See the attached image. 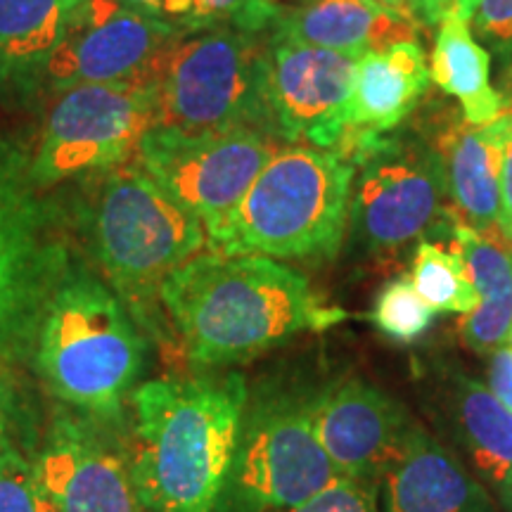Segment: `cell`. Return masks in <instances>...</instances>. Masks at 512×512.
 Here are the masks:
<instances>
[{"mask_svg": "<svg viewBox=\"0 0 512 512\" xmlns=\"http://www.w3.org/2000/svg\"><path fill=\"white\" fill-rule=\"evenodd\" d=\"M162 306L190 361L242 363L294 335L342 318L320 306L309 280L259 254L202 249L164 280Z\"/></svg>", "mask_w": 512, "mask_h": 512, "instance_id": "obj_1", "label": "cell"}, {"mask_svg": "<svg viewBox=\"0 0 512 512\" xmlns=\"http://www.w3.org/2000/svg\"><path fill=\"white\" fill-rule=\"evenodd\" d=\"M131 411L128 470L145 512H216L247 411L245 377L143 382Z\"/></svg>", "mask_w": 512, "mask_h": 512, "instance_id": "obj_2", "label": "cell"}, {"mask_svg": "<svg viewBox=\"0 0 512 512\" xmlns=\"http://www.w3.org/2000/svg\"><path fill=\"white\" fill-rule=\"evenodd\" d=\"M48 392L95 420H117L145 368L138 320L102 275L74 256L31 342Z\"/></svg>", "mask_w": 512, "mask_h": 512, "instance_id": "obj_3", "label": "cell"}, {"mask_svg": "<svg viewBox=\"0 0 512 512\" xmlns=\"http://www.w3.org/2000/svg\"><path fill=\"white\" fill-rule=\"evenodd\" d=\"M93 178L81 228L102 278L145 323L162 306L164 280L207 247V230L136 162Z\"/></svg>", "mask_w": 512, "mask_h": 512, "instance_id": "obj_4", "label": "cell"}, {"mask_svg": "<svg viewBox=\"0 0 512 512\" xmlns=\"http://www.w3.org/2000/svg\"><path fill=\"white\" fill-rule=\"evenodd\" d=\"M356 166L335 150L292 143L256 176L223 226L207 238L221 254L330 259L349 221Z\"/></svg>", "mask_w": 512, "mask_h": 512, "instance_id": "obj_5", "label": "cell"}, {"mask_svg": "<svg viewBox=\"0 0 512 512\" xmlns=\"http://www.w3.org/2000/svg\"><path fill=\"white\" fill-rule=\"evenodd\" d=\"M266 53L261 34L230 24L181 34L155 64L152 128L183 138L235 128L273 133L266 105Z\"/></svg>", "mask_w": 512, "mask_h": 512, "instance_id": "obj_6", "label": "cell"}, {"mask_svg": "<svg viewBox=\"0 0 512 512\" xmlns=\"http://www.w3.org/2000/svg\"><path fill=\"white\" fill-rule=\"evenodd\" d=\"M72 252L29 155L0 138V358L27 354Z\"/></svg>", "mask_w": 512, "mask_h": 512, "instance_id": "obj_7", "label": "cell"}, {"mask_svg": "<svg viewBox=\"0 0 512 512\" xmlns=\"http://www.w3.org/2000/svg\"><path fill=\"white\" fill-rule=\"evenodd\" d=\"M155 110V72L143 79L67 88L50 107L36 150L29 155L31 178L48 190L133 162L155 126Z\"/></svg>", "mask_w": 512, "mask_h": 512, "instance_id": "obj_8", "label": "cell"}, {"mask_svg": "<svg viewBox=\"0 0 512 512\" xmlns=\"http://www.w3.org/2000/svg\"><path fill=\"white\" fill-rule=\"evenodd\" d=\"M337 479L342 475L311 427L309 396H261L245 411L219 505L228 503L230 512H285Z\"/></svg>", "mask_w": 512, "mask_h": 512, "instance_id": "obj_9", "label": "cell"}, {"mask_svg": "<svg viewBox=\"0 0 512 512\" xmlns=\"http://www.w3.org/2000/svg\"><path fill=\"white\" fill-rule=\"evenodd\" d=\"M275 152L278 140L264 128L190 138L152 128L133 162L197 216L209 238L233 214Z\"/></svg>", "mask_w": 512, "mask_h": 512, "instance_id": "obj_10", "label": "cell"}, {"mask_svg": "<svg viewBox=\"0 0 512 512\" xmlns=\"http://www.w3.org/2000/svg\"><path fill=\"white\" fill-rule=\"evenodd\" d=\"M361 169L349 221L368 252H394L437 226L448 195L439 150L384 138Z\"/></svg>", "mask_w": 512, "mask_h": 512, "instance_id": "obj_11", "label": "cell"}, {"mask_svg": "<svg viewBox=\"0 0 512 512\" xmlns=\"http://www.w3.org/2000/svg\"><path fill=\"white\" fill-rule=\"evenodd\" d=\"M181 34L176 24L119 0H83L41 83L62 93L88 83L143 79Z\"/></svg>", "mask_w": 512, "mask_h": 512, "instance_id": "obj_12", "label": "cell"}, {"mask_svg": "<svg viewBox=\"0 0 512 512\" xmlns=\"http://www.w3.org/2000/svg\"><path fill=\"white\" fill-rule=\"evenodd\" d=\"M361 57L268 36L266 105L275 136L335 150Z\"/></svg>", "mask_w": 512, "mask_h": 512, "instance_id": "obj_13", "label": "cell"}, {"mask_svg": "<svg viewBox=\"0 0 512 512\" xmlns=\"http://www.w3.org/2000/svg\"><path fill=\"white\" fill-rule=\"evenodd\" d=\"M309 418L339 475L370 482H382L418 427L401 403L358 377L309 396Z\"/></svg>", "mask_w": 512, "mask_h": 512, "instance_id": "obj_14", "label": "cell"}, {"mask_svg": "<svg viewBox=\"0 0 512 512\" xmlns=\"http://www.w3.org/2000/svg\"><path fill=\"white\" fill-rule=\"evenodd\" d=\"M34 467L57 512H145L128 460L91 418L57 415Z\"/></svg>", "mask_w": 512, "mask_h": 512, "instance_id": "obj_15", "label": "cell"}, {"mask_svg": "<svg viewBox=\"0 0 512 512\" xmlns=\"http://www.w3.org/2000/svg\"><path fill=\"white\" fill-rule=\"evenodd\" d=\"M382 512H498L494 498L425 427L382 479Z\"/></svg>", "mask_w": 512, "mask_h": 512, "instance_id": "obj_16", "label": "cell"}, {"mask_svg": "<svg viewBox=\"0 0 512 512\" xmlns=\"http://www.w3.org/2000/svg\"><path fill=\"white\" fill-rule=\"evenodd\" d=\"M415 34V19L370 0H306L278 10L271 24V38L356 57L413 41Z\"/></svg>", "mask_w": 512, "mask_h": 512, "instance_id": "obj_17", "label": "cell"}, {"mask_svg": "<svg viewBox=\"0 0 512 512\" xmlns=\"http://www.w3.org/2000/svg\"><path fill=\"white\" fill-rule=\"evenodd\" d=\"M510 140L512 114H501L486 126L463 121L446 131L439 143L448 195L460 211V223L479 233L498 226L503 152Z\"/></svg>", "mask_w": 512, "mask_h": 512, "instance_id": "obj_18", "label": "cell"}, {"mask_svg": "<svg viewBox=\"0 0 512 512\" xmlns=\"http://www.w3.org/2000/svg\"><path fill=\"white\" fill-rule=\"evenodd\" d=\"M441 401L458 444L512 512V411L484 382L463 370L444 377Z\"/></svg>", "mask_w": 512, "mask_h": 512, "instance_id": "obj_19", "label": "cell"}, {"mask_svg": "<svg viewBox=\"0 0 512 512\" xmlns=\"http://www.w3.org/2000/svg\"><path fill=\"white\" fill-rule=\"evenodd\" d=\"M430 86L422 48L403 41L377 53L363 55L356 64L347 107L349 128L387 133L401 124Z\"/></svg>", "mask_w": 512, "mask_h": 512, "instance_id": "obj_20", "label": "cell"}, {"mask_svg": "<svg viewBox=\"0 0 512 512\" xmlns=\"http://www.w3.org/2000/svg\"><path fill=\"white\" fill-rule=\"evenodd\" d=\"M453 242L479 294V304L460 325L465 344L477 354L512 344V242L491 230L467 228L465 223L453 226Z\"/></svg>", "mask_w": 512, "mask_h": 512, "instance_id": "obj_21", "label": "cell"}, {"mask_svg": "<svg viewBox=\"0 0 512 512\" xmlns=\"http://www.w3.org/2000/svg\"><path fill=\"white\" fill-rule=\"evenodd\" d=\"M83 0H0V86L31 91Z\"/></svg>", "mask_w": 512, "mask_h": 512, "instance_id": "obj_22", "label": "cell"}, {"mask_svg": "<svg viewBox=\"0 0 512 512\" xmlns=\"http://www.w3.org/2000/svg\"><path fill=\"white\" fill-rule=\"evenodd\" d=\"M430 79L453 95L472 126H486L503 114V98L489 83V53L472 36L467 19L448 12L434 38Z\"/></svg>", "mask_w": 512, "mask_h": 512, "instance_id": "obj_23", "label": "cell"}, {"mask_svg": "<svg viewBox=\"0 0 512 512\" xmlns=\"http://www.w3.org/2000/svg\"><path fill=\"white\" fill-rule=\"evenodd\" d=\"M411 280L420 297L439 313L467 316L479 304V294L456 247L422 240L415 249Z\"/></svg>", "mask_w": 512, "mask_h": 512, "instance_id": "obj_24", "label": "cell"}, {"mask_svg": "<svg viewBox=\"0 0 512 512\" xmlns=\"http://www.w3.org/2000/svg\"><path fill=\"white\" fill-rule=\"evenodd\" d=\"M278 10V5L266 0H169L164 19L185 34L223 24L264 34Z\"/></svg>", "mask_w": 512, "mask_h": 512, "instance_id": "obj_25", "label": "cell"}, {"mask_svg": "<svg viewBox=\"0 0 512 512\" xmlns=\"http://www.w3.org/2000/svg\"><path fill=\"white\" fill-rule=\"evenodd\" d=\"M434 313L437 311L413 287V280L408 275H399L377 294L370 320L384 337L399 344H413L430 330Z\"/></svg>", "mask_w": 512, "mask_h": 512, "instance_id": "obj_26", "label": "cell"}, {"mask_svg": "<svg viewBox=\"0 0 512 512\" xmlns=\"http://www.w3.org/2000/svg\"><path fill=\"white\" fill-rule=\"evenodd\" d=\"M0 512H57L36 475L34 460L24 453L0 465Z\"/></svg>", "mask_w": 512, "mask_h": 512, "instance_id": "obj_27", "label": "cell"}, {"mask_svg": "<svg viewBox=\"0 0 512 512\" xmlns=\"http://www.w3.org/2000/svg\"><path fill=\"white\" fill-rule=\"evenodd\" d=\"M377 491L380 482L342 477L306 503L285 512H380Z\"/></svg>", "mask_w": 512, "mask_h": 512, "instance_id": "obj_28", "label": "cell"}, {"mask_svg": "<svg viewBox=\"0 0 512 512\" xmlns=\"http://www.w3.org/2000/svg\"><path fill=\"white\" fill-rule=\"evenodd\" d=\"M475 31L486 46L512 53V0H477L472 17Z\"/></svg>", "mask_w": 512, "mask_h": 512, "instance_id": "obj_29", "label": "cell"}, {"mask_svg": "<svg viewBox=\"0 0 512 512\" xmlns=\"http://www.w3.org/2000/svg\"><path fill=\"white\" fill-rule=\"evenodd\" d=\"M22 453L19 448V401L12 382L0 373V465Z\"/></svg>", "mask_w": 512, "mask_h": 512, "instance_id": "obj_30", "label": "cell"}, {"mask_svg": "<svg viewBox=\"0 0 512 512\" xmlns=\"http://www.w3.org/2000/svg\"><path fill=\"white\" fill-rule=\"evenodd\" d=\"M486 380V387L496 394V399L512 411V344L491 351Z\"/></svg>", "mask_w": 512, "mask_h": 512, "instance_id": "obj_31", "label": "cell"}, {"mask_svg": "<svg viewBox=\"0 0 512 512\" xmlns=\"http://www.w3.org/2000/svg\"><path fill=\"white\" fill-rule=\"evenodd\" d=\"M475 5L477 0H420V5L415 8V22H425L434 27L448 12H456V15L470 19Z\"/></svg>", "mask_w": 512, "mask_h": 512, "instance_id": "obj_32", "label": "cell"}, {"mask_svg": "<svg viewBox=\"0 0 512 512\" xmlns=\"http://www.w3.org/2000/svg\"><path fill=\"white\" fill-rule=\"evenodd\" d=\"M498 230L503 238L512 242V140L505 145L503 169H501V214H498Z\"/></svg>", "mask_w": 512, "mask_h": 512, "instance_id": "obj_33", "label": "cell"}, {"mask_svg": "<svg viewBox=\"0 0 512 512\" xmlns=\"http://www.w3.org/2000/svg\"><path fill=\"white\" fill-rule=\"evenodd\" d=\"M119 3H124V5H128V8H133V10L145 12V15L164 19L166 5H169V0H119ZM164 22H166V19H164Z\"/></svg>", "mask_w": 512, "mask_h": 512, "instance_id": "obj_34", "label": "cell"}, {"mask_svg": "<svg viewBox=\"0 0 512 512\" xmlns=\"http://www.w3.org/2000/svg\"><path fill=\"white\" fill-rule=\"evenodd\" d=\"M370 3L382 5V8L396 10V12H401V15L415 19L413 17V0H370Z\"/></svg>", "mask_w": 512, "mask_h": 512, "instance_id": "obj_35", "label": "cell"}, {"mask_svg": "<svg viewBox=\"0 0 512 512\" xmlns=\"http://www.w3.org/2000/svg\"><path fill=\"white\" fill-rule=\"evenodd\" d=\"M420 5V0H413V17H415V8H418Z\"/></svg>", "mask_w": 512, "mask_h": 512, "instance_id": "obj_36", "label": "cell"}, {"mask_svg": "<svg viewBox=\"0 0 512 512\" xmlns=\"http://www.w3.org/2000/svg\"><path fill=\"white\" fill-rule=\"evenodd\" d=\"M266 3H275V0H266Z\"/></svg>", "mask_w": 512, "mask_h": 512, "instance_id": "obj_37", "label": "cell"}]
</instances>
